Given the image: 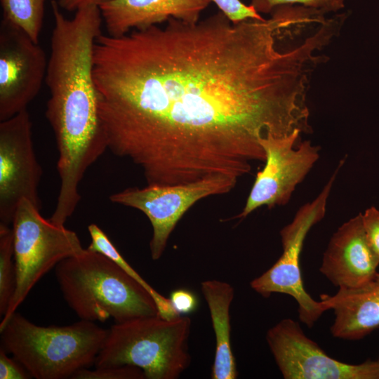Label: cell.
I'll list each match as a JSON object with an SVG mask.
<instances>
[{
	"instance_id": "1",
	"label": "cell",
	"mask_w": 379,
	"mask_h": 379,
	"mask_svg": "<svg viewBox=\"0 0 379 379\" xmlns=\"http://www.w3.org/2000/svg\"><path fill=\"white\" fill-rule=\"evenodd\" d=\"M100 34L93 60L100 117L114 155L147 185L238 180L265 161L267 134L307 133L310 43L281 11L233 24L221 11L189 23Z\"/></svg>"
},
{
	"instance_id": "2",
	"label": "cell",
	"mask_w": 379,
	"mask_h": 379,
	"mask_svg": "<svg viewBox=\"0 0 379 379\" xmlns=\"http://www.w3.org/2000/svg\"><path fill=\"white\" fill-rule=\"evenodd\" d=\"M51 5L54 26L45 79L50 93L46 117L56 141L59 177L78 182L108 149L93 76L94 45L103 22L98 6L81 7L69 19L57 1Z\"/></svg>"
},
{
	"instance_id": "3",
	"label": "cell",
	"mask_w": 379,
	"mask_h": 379,
	"mask_svg": "<svg viewBox=\"0 0 379 379\" xmlns=\"http://www.w3.org/2000/svg\"><path fill=\"white\" fill-rule=\"evenodd\" d=\"M63 298L82 320L115 323L159 314L152 295L104 255L85 249L55 267Z\"/></svg>"
},
{
	"instance_id": "4",
	"label": "cell",
	"mask_w": 379,
	"mask_h": 379,
	"mask_svg": "<svg viewBox=\"0 0 379 379\" xmlns=\"http://www.w3.org/2000/svg\"><path fill=\"white\" fill-rule=\"evenodd\" d=\"M108 330L82 320L62 326H41L15 312L0 326L1 347L36 379L72 378L94 365Z\"/></svg>"
},
{
	"instance_id": "5",
	"label": "cell",
	"mask_w": 379,
	"mask_h": 379,
	"mask_svg": "<svg viewBox=\"0 0 379 379\" xmlns=\"http://www.w3.org/2000/svg\"><path fill=\"white\" fill-rule=\"evenodd\" d=\"M191 319L159 314L115 323L108 330L95 368L130 365L147 379H176L190 366Z\"/></svg>"
},
{
	"instance_id": "6",
	"label": "cell",
	"mask_w": 379,
	"mask_h": 379,
	"mask_svg": "<svg viewBox=\"0 0 379 379\" xmlns=\"http://www.w3.org/2000/svg\"><path fill=\"white\" fill-rule=\"evenodd\" d=\"M26 199L18 204L12 222L15 288L0 326L16 312L39 280L64 259L85 248L76 232L45 219Z\"/></svg>"
},
{
	"instance_id": "7",
	"label": "cell",
	"mask_w": 379,
	"mask_h": 379,
	"mask_svg": "<svg viewBox=\"0 0 379 379\" xmlns=\"http://www.w3.org/2000/svg\"><path fill=\"white\" fill-rule=\"evenodd\" d=\"M343 164L344 159L340 161L319 194L311 202L302 206L291 222L281 230V255L269 270L251 282V287L265 298L270 297L272 293L292 296L298 304L300 321L309 327H312L328 309L322 301L314 300L305 291L300 268V255L308 232L326 214L328 198Z\"/></svg>"
},
{
	"instance_id": "8",
	"label": "cell",
	"mask_w": 379,
	"mask_h": 379,
	"mask_svg": "<svg viewBox=\"0 0 379 379\" xmlns=\"http://www.w3.org/2000/svg\"><path fill=\"white\" fill-rule=\"evenodd\" d=\"M237 182L227 176L214 175L187 184L129 187L111 194L109 199L114 204L145 214L153 230L150 253L157 260L162 255L176 224L191 206L201 199L230 192Z\"/></svg>"
},
{
	"instance_id": "9",
	"label": "cell",
	"mask_w": 379,
	"mask_h": 379,
	"mask_svg": "<svg viewBox=\"0 0 379 379\" xmlns=\"http://www.w3.org/2000/svg\"><path fill=\"white\" fill-rule=\"evenodd\" d=\"M302 131L286 136L267 134L260 139L266 159L255 179L241 213L244 218L262 206L284 205L319 157V146L310 140L298 144Z\"/></svg>"
},
{
	"instance_id": "10",
	"label": "cell",
	"mask_w": 379,
	"mask_h": 379,
	"mask_svg": "<svg viewBox=\"0 0 379 379\" xmlns=\"http://www.w3.org/2000/svg\"><path fill=\"white\" fill-rule=\"evenodd\" d=\"M42 175L27 110L0 121V223L12 224L23 199L41 209L38 190Z\"/></svg>"
},
{
	"instance_id": "11",
	"label": "cell",
	"mask_w": 379,
	"mask_h": 379,
	"mask_svg": "<svg viewBox=\"0 0 379 379\" xmlns=\"http://www.w3.org/2000/svg\"><path fill=\"white\" fill-rule=\"evenodd\" d=\"M275 361L286 379H379V362L350 364L329 357L291 319L267 333Z\"/></svg>"
},
{
	"instance_id": "12",
	"label": "cell",
	"mask_w": 379,
	"mask_h": 379,
	"mask_svg": "<svg viewBox=\"0 0 379 379\" xmlns=\"http://www.w3.org/2000/svg\"><path fill=\"white\" fill-rule=\"evenodd\" d=\"M48 59L23 30L2 19L0 25V121L27 109L45 81Z\"/></svg>"
},
{
	"instance_id": "13",
	"label": "cell",
	"mask_w": 379,
	"mask_h": 379,
	"mask_svg": "<svg viewBox=\"0 0 379 379\" xmlns=\"http://www.w3.org/2000/svg\"><path fill=\"white\" fill-rule=\"evenodd\" d=\"M378 265L379 258L368 243L360 213L333 234L319 270L339 288H352L373 279Z\"/></svg>"
},
{
	"instance_id": "14",
	"label": "cell",
	"mask_w": 379,
	"mask_h": 379,
	"mask_svg": "<svg viewBox=\"0 0 379 379\" xmlns=\"http://www.w3.org/2000/svg\"><path fill=\"white\" fill-rule=\"evenodd\" d=\"M211 0H110L102 4L107 34L119 37L142 30L173 18L189 23L199 21Z\"/></svg>"
},
{
	"instance_id": "15",
	"label": "cell",
	"mask_w": 379,
	"mask_h": 379,
	"mask_svg": "<svg viewBox=\"0 0 379 379\" xmlns=\"http://www.w3.org/2000/svg\"><path fill=\"white\" fill-rule=\"evenodd\" d=\"M321 299L334 311L331 332L335 338L359 340L379 327L378 272L359 287L339 288L335 295H322Z\"/></svg>"
},
{
	"instance_id": "16",
	"label": "cell",
	"mask_w": 379,
	"mask_h": 379,
	"mask_svg": "<svg viewBox=\"0 0 379 379\" xmlns=\"http://www.w3.org/2000/svg\"><path fill=\"white\" fill-rule=\"evenodd\" d=\"M201 288L208 306L215 338L211 378L235 379L237 371L231 346L230 315L234 288L225 281L206 280L201 282Z\"/></svg>"
},
{
	"instance_id": "17",
	"label": "cell",
	"mask_w": 379,
	"mask_h": 379,
	"mask_svg": "<svg viewBox=\"0 0 379 379\" xmlns=\"http://www.w3.org/2000/svg\"><path fill=\"white\" fill-rule=\"evenodd\" d=\"M91 243L87 250L100 253L121 268L129 276L142 285L153 297L159 310V314L166 319L179 316L167 298L154 289L123 258L107 235L97 225L92 223L88 227Z\"/></svg>"
},
{
	"instance_id": "18",
	"label": "cell",
	"mask_w": 379,
	"mask_h": 379,
	"mask_svg": "<svg viewBox=\"0 0 379 379\" xmlns=\"http://www.w3.org/2000/svg\"><path fill=\"white\" fill-rule=\"evenodd\" d=\"M46 0H1L3 19L23 30L35 43L43 26Z\"/></svg>"
},
{
	"instance_id": "19",
	"label": "cell",
	"mask_w": 379,
	"mask_h": 379,
	"mask_svg": "<svg viewBox=\"0 0 379 379\" xmlns=\"http://www.w3.org/2000/svg\"><path fill=\"white\" fill-rule=\"evenodd\" d=\"M13 232L0 223V314H5L15 288Z\"/></svg>"
},
{
	"instance_id": "20",
	"label": "cell",
	"mask_w": 379,
	"mask_h": 379,
	"mask_svg": "<svg viewBox=\"0 0 379 379\" xmlns=\"http://www.w3.org/2000/svg\"><path fill=\"white\" fill-rule=\"evenodd\" d=\"M345 0H251V6L258 13H271L278 7L295 5L335 13L345 7Z\"/></svg>"
},
{
	"instance_id": "21",
	"label": "cell",
	"mask_w": 379,
	"mask_h": 379,
	"mask_svg": "<svg viewBox=\"0 0 379 379\" xmlns=\"http://www.w3.org/2000/svg\"><path fill=\"white\" fill-rule=\"evenodd\" d=\"M72 379H145L144 372L138 367L123 365L95 368L89 370L88 368H82L76 372Z\"/></svg>"
},
{
	"instance_id": "22",
	"label": "cell",
	"mask_w": 379,
	"mask_h": 379,
	"mask_svg": "<svg viewBox=\"0 0 379 379\" xmlns=\"http://www.w3.org/2000/svg\"><path fill=\"white\" fill-rule=\"evenodd\" d=\"M7 352L0 349V379H28L32 378L24 366L13 357L6 354Z\"/></svg>"
},
{
	"instance_id": "23",
	"label": "cell",
	"mask_w": 379,
	"mask_h": 379,
	"mask_svg": "<svg viewBox=\"0 0 379 379\" xmlns=\"http://www.w3.org/2000/svg\"><path fill=\"white\" fill-rule=\"evenodd\" d=\"M362 219L368 243L379 258V211L372 206L362 214Z\"/></svg>"
},
{
	"instance_id": "24",
	"label": "cell",
	"mask_w": 379,
	"mask_h": 379,
	"mask_svg": "<svg viewBox=\"0 0 379 379\" xmlns=\"http://www.w3.org/2000/svg\"><path fill=\"white\" fill-rule=\"evenodd\" d=\"M174 310L179 315L188 314L193 312L197 306L195 295L185 289L173 291L168 298Z\"/></svg>"
},
{
	"instance_id": "25",
	"label": "cell",
	"mask_w": 379,
	"mask_h": 379,
	"mask_svg": "<svg viewBox=\"0 0 379 379\" xmlns=\"http://www.w3.org/2000/svg\"><path fill=\"white\" fill-rule=\"evenodd\" d=\"M110 0H58L60 8L67 11H76L81 7L95 5L100 6L102 4Z\"/></svg>"
},
{
	"instance_id": "26",
	"label": "cell",
	"mask_w": 379,
	"mask_h": 379,
	"mask_svg": "<svg viewBox=\"0 0 379 379\" xmlns=\"http://www.w3.org/2000/svg\"><path fill=\"white\" fill-rule=\"evenodd\" d=\"M218 6H224L230 3L232 0H211Z\"/></svg>"
}]
</instances>
